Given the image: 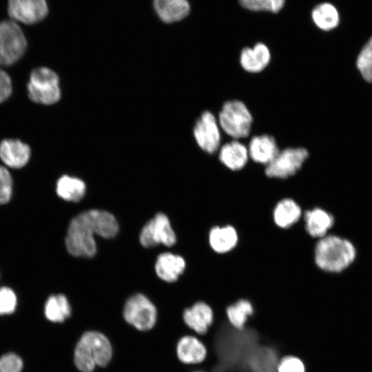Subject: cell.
<instances>
[{"mask_svg": "<svg viewBox=\"0 0 372 372\" xmlns=\"http://www.w3.org/2000/svg\"><path fill=\"white\" fill-rule=\"evenodd\" d=\"M276 372H306L303 361L298 356L286 355L278 361Z\"/></svg>", "mask_w": 372, "mask_h": 372, "instance_id": "obj_30", "label": "cell"}, {"mask_svg": "<svg viewBox=\"0 0 372 372\" xmlns=\"http://www.w3.org/2000/svg\"><path fill=\"white\" fill-rule=\"evenodd\" d=\"M176 353L180 363L186 366H195L205 360L207 348L198 335L187 333L178 340Z\"/></svg>", "mask_w": 372, "mask_h": 372, "instance_id": "obj_13", "label": "cell"}, {"mask_svg": "<svg viewBox=\"0 0 372 372\" xmlns=\"http://www.w3.org/2000/svg\"><path fill=\"white\" fill-rule=\"evenodd\" d=\"M27 48V40L20 26L12 20L0 22V65L17 62Z\"/></svg>", "mask_w": 372, "mask_h": 372, "instance_id": "obj_6", "label": "cell"}, {"mask_svg": "<svg viewBox=\"0 0 372 372\" xmlns=\"http://www.w3.org/2000/svg\"><path fill=\"white\" fill-rule=\"evenodd\" d=\"M356 250L349 240L335 235L318 239L314 249V261L321 270L338 273L347 269L355 260Z\"/></svg>", "mask_w": 372, "mask_h": 372, "instance_id": "obj_2", "label": "cell"}, {"mask_svg": "<svg viewBox=\"0 0 372 372\" xmlns=\"http://www.w3.org/2000/svg\"><path fill=\"white\" fill-rule=\"evenodd\" d=\"M218 158L231 171L242 169L249 158L248 148L239 140L233 139L219 148Z\"/></svg>", "mask_w": 372, "mask_h": 372, "instance_id": "obj_17", "label": "cell"}, {"mask_svg": "<svg viewBox=\"0 0 372 372\" xmlns=\"http://www.w3.org/2000/svg\"><path fill=\"white\" fill-rule=\"evenodd\" d=\"M21 359L14 353H8L0 358V372H21Z\"/></svg>", "mask_w": 372, "mask_h": 372, "instance_id": "obj_33", "label": "cell"}, {"mask_svg": "<svg viewBox=\"0 0 372 372\" xmlns=\"http://www.w3.org/2000/svg\"><path fill=\"white\" fill-rule=\"evenodd\" d=\"M154 6L158 17L166 23L184 19L190 10L187 0H154Z\"/></svg>", "mask_w": 372, "mask_h": 372, "instance_id": "obj_23", "label": "cell"}, {"mask_svg": "<svg viewBox=\"0 0 372 372\" xmlns=\"http://www.w3.org/2000/svg\"><path fill=\"white\" fill-rule=\"evenodd\" d=\"M220 127L216 116L209 111L202 113L194 127L198 145L205 152L214 154L220 147Z\"/></svg>", "mask_w": 372, "mask_h": 372, "instance_id": "obj_10", "label": "cell"}, {"mask_svg": "<svg viewBox=\"0 0 372 372\" xmlns=\"http://www.w3.org/2000/svg\"><path fill=\"white\" fill-rule=\"evenodd\" d=\"M12 84L9 74L0 68V103L6 101L12 94Z\"/></svg>", "mask_w": 372, "mask_h": 372, "instance_id": "obj_34", "label": "cell"}, {"mask_svg": "<svg viewBox=\"0 0 372 372\" xmlns=\"http://www.w3.org/2000/svg\"><path fill=\"white\" fill-rule=\"evenodd\" d=\"M123 316L127 323L136 330L145 332L152 329L157 321V309L145 295L130 296L123 307Z\"/></svg>", "mask_w": 372, "mask_h": 372, "instance_id": "obj_7", "label": "cell"}, {"mask_svg": "<svg viewBox=\"0 0 372 372\" xmlns=\"http://www.w3.org/2000/svg\"><path fill=\"white\" fill-rule=\"evenodd\" d=\"M185 261L183 257L172 253H163L158 256L155 265L157 276L164 281H176L185 269Z\"/></svg>", "mask_w": 372, "mask_h": 372, "instance_id": "obj_21", "label": "cell"}, {"mask_svg": "<svg viewBox=\"0 0 372 372\" xmlns=\"http://www.w3.org/2000/svg\"><path fill=\"white\" fill-rule=\"evenodd\" d=\"M247 148L249 158L255 163L265 166L273 161L280 151L276 139L268 134L253 136Z\"/></svg>", "mask_w": 372, "mask_h": 372, "instance_id": "obj_15", "label": "cell"}, {"mask_svg": "<svg viewBox=\"0 0 372 372\" xmlns=\"http://www.w3.org/2000/svg\"><path fill=\"white\" fill-rule=\"evenodd\" d=\"M190 372H205V371H201V370H193V371H192Z\"/></svg>", "mask_w": 372, "mask_h": 372, "instance_id": "obj_35", "label": "cell"}, {"mask_svg": "<svg viewBox=\"0 0 372 372\" xmlns=\"http://www.w3.org/2000/svg\"><path fill=\"white\" fill-rule=\"evenodd\" d=\"M94 234L87 212H81L75 216L69 225L65 238L68 251L76 257L94 256L96 252Z\"/></svg>", "mask_w": 372, "mask_h": 372, "instance_id": "obj_4", "label": "cell"}, {"mask_svg": "<svg viewBox=\"0 0 372 372\" xmlns=\"http://www.w3.org/2000/svg\"><path fill=\"white\" fill-rule=\"evenodd\" d=\"M29 99L42 105H52L61 98L59 79L57 74L46 67L32 70L27 84Z\"/></svg>", "mask_w": 372, "mask_h": 372, "instance_id": "obj_5", "label": "cell"}, {"mask_svg": "<svg viewBox=\"0 0 372 372\" xmlns=\"http://www.w3.org/2000/svg\"><path fill=\"white\" fill-rule=\"evenodd\" d=\"M113 357L110 339L102 332L89 330L79 338L74 351V362L81 372H94L96 367H105Z\"/></svg>", "mask_w": 372, "mask_h": 372, "instance_id": "obj_1", "label": "cell"}, {"mask_svg": "<svg viewBox=\"0 0 372 372\" xmlns=\"http://www.w3.org/2000/svg\"><path fill=\"white\" fill-rule=\"evenodd\" d=\"M312 19L316 25L325 31L336 28L339 23V14L332 4L322 3L316 6L311 12Z\"/></svg>", "mask_w": 372, "mask_h": 372, "instance_id": "obj_26", "label": "cell"}, {"mask_svg": "<svg viewBox=\"0 0 372 372\" xmlns=\"http://www.w3.org/2000/svg\"><path fill=\"white\" fill-rule=\"evenodd\" d=\"M302 216L298 203L292 198H286L277 203L273 210V220L276 225L288 229L297 223Z\"/></svg>", "mask_w": 372, "mask_h": 372, "instance_id": "obj_20", "label": "cell"}, {"mask_svg": "<svg viewBox=\"0 0 372 372\" xmlns=\"http://www.w3.org/2000/svg\"><path fill=\"white\" fill-rule=\"evenodd\" d=\"M8 13L15 22L32 25L45 18L48 6L46 0H8Z\"/></svg>", "mask_w": 372, "mask_h": 372, "instance_id": "obj_11", "label": "cell"}, {"mask_svg": "<svg viewBox=\"0 0 372 372\" xmlns=\"http://www.w3.org/2000/svg\"><path fill=\"white\" fill-rule=\"evenodd\" d=\"M31 155L30 146L19 139L6 138L0 142V159L14 169L25 166Z\"/></svg>", "mask_w": 372, "mask_h": 372, "instance_id": "obj_14", "label": "cell"}, {"mask_svg": "<svg viewBox=\"0 0 372 372\" xmlns=\"http://www.w3.org/2000/svg\"><path fill=\"white\" fill-rule=\"evenodd\" d=\"M183 321L192 333L203 336L214 322V311L209 303L198 301L183 311Z\"/></svg>", "mask_w": 372, "mask_h": 372, "instance_id": "obj_12", "label": "cell"}, {"mask_svg": "<svg viewBox=\"0 0 372 372\" xmlns=\"http://www.w3.org/2000/svg\"><path fill=\"white\" fill-rule=\"evenodd\" d=\"M17 297L14 291L6 287L0 288V314H10L15 310Z\"/></svg>", "mask_w": 372, "mask_h": 372, "instance_id": "obj_32", "label": "cell"}, {"mask_svg": "<svg viewBox=\"0 0 372 372\" xmlns=\"http://www.w3.org/2000/svg\"><path fill=\"white\" fill-rule=\"evenodd\" d=\"M87 212L95 234L105 238H111L117 234L118 224L111 213L99 209H91Z\"/></svg>", "mask_w": 372, "mask_h": 372, "instance_id": "obj_24", "label": "cell"}, {"mask_svg": "<svg viewBox=\"0 0 372 372\" xmlns=\"http://www.w3.org/2000/svg\"><path fill=\"white\" fill-rule=\"evenodd\" d=\"M217 119L220 129L233 139L246 138L251 132L253 116L247 106L241 101H226Z\"/></svg>", "mask_w": 372, "mask_h": 372, "instance_id": "obj_3", "label": "cell"}, {"mask_svg": "<svg viewBox=\"0 0 372 372\" xmlns=\"http://www.w3.org/2000/svg\"><path fill=\"white\" fill-rule=\"evenodd\" d=\"M356 65L362 78L367 82H372V36L360 52Z\"/></svg>", "mask_w": 372, "mask_h": 372, "instance_id": "obj_28", "label": "cell"}, {"mask_svg": "<svg viewBox=\"0 0 372 372\" xmlns=\"http://www.w3.org/2000/svg\"><path fill=\"white\" fill-rule=\"evenodd\" d=\"M225 312L229 324L236 329L242 330L254 315L255 308L251 300L240 298L227 305Z\"/></svg>", "mask_w": 372, "mask_h": 372, "instance_id": "obj_22", "label": "cell"}, {"mask_svg": "<svg viewBox=\"0 0 372 372\" xmlns=\"http://www.w3.org/2000/svg\"><path fill=\"white\" fill-rule=\"evenodd\" d=\"M46 318L54 322H62L71 315V307L63 294L49 297L45 305Z\"/></svg>", "mask_w": 372, "mask_h": 372, "instance_id": "obj_27", "label": "cell"}, {"mask_svg": "<svg viewBox=\"0 0 372 372\" xmlns=\"http://www.w3.org/2000/svg\"><path fill=\"white\" fill-rule=\"evenodd\" d=\"M240 5L251 11L278 12L283 7L285 0H238Z\"/></svg>", "mask_w": 372, "mask_h": 372, "instance_id": "obj_29", "label": "cell"}, {"mask_svg": "<svg viewBox=\"0 0 372 372\" xmlns=\"http://www.w3.org/2000/svg\"><path fill=\"white\" fill-rule=\"evenodd\" d=\"M240 64L242 69L249 73H258L264 70L271 61L269 48L262 43L254 47L243 48L240 54Z\"/></svg>", "mask_w": 372, "mask_h": 372, "instance_id": "obj_16", "label": "cell"}, {"mask_svg": "<svg viewBox=\"0 0 372 372\" xmlns=\"http://www.w3.org/2000/svg\"><path fill=\"white\" fill-rule=\"evenodd\" d=\"M309 156L304 147H288L279 151L265 167L269 178L285 179L298 172Z\"/></svg>", "mask_w": 372, "mask_h": 372, "instance_id": "obj_8", "label": "cell"}, {"mask_svg": "<svg viewBox=\"0 0 372 372\" xmlns=\"http://www.w3.org/2000/svg\"><path fill=\"white\" fill-rule=\"evenodd\" d=\"M12 178L10 172L0 165V205L7 203L12 196Z\"/></svg>", "mask_w": 372, "mask_h": 372, "instance_id": "obj_31", "label": "cell"}, {"mask_svg": "<svg viewBox=\"0 0 372 372\" xmlns=\"http://www.w3.org/2000/svg\"><path fill=\"white\" fill-rule=\"evenodd\" d=\"M85 183L76 177L62 176L56 183V193L63 200L79 202L85 192Z\"/></svg>", "mask_w": 372, "mask_h": 372, "instance_id": "obj_25", "label": "cell"}, {"mask_svg": "<svg viewBox=\"0 0 372 372\" xmlns=\"http://www.w3.org/2000/svg\"><path fill=\"white\" fill-rule=\"evenodd\" d=\"M304 221L308 234L320 239L328 235L334 224V218L325 209L315 207L304 212Z\"/></svg>", "mask_w": 372, "mask_h": 372, "instance_id": "obj_18", "label": "cell"}, {"mask_svg": "<svg viewBox=\"0 0 372 372\" xmlns=\"http://www.w3.org/2000/svg\"><path fill=\"white\" fill-rule=\"evenodd\" d=\"M238 242V234L231 225L214 226L209 233V243L213 251L226 254L233 250Z\"/></svg>", "mask_w": 372, "mask_h": 372, "instance_id": "obj_19", "label": "cell"}, {"mask_svg": "<svg viewBox=\"0 0 372 372\" xmlns=\"http://www.w3.org/2000/svg\"><path fill=\"white\" fill-rule=\"evenodd\" d=\"M139 240L145 247H152L159 244L171 247L176 243V237L167 216L158 213L143 227Z\"/></svg>", "mask_w": 372, "mask_h": 372, "instance_id": "obj_9", "label": "cell"}]
</instances>
